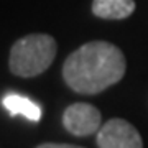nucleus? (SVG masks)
Instances as JSON below:
<instances>
[{
  "instance_id": "nucleus-6",
  "label": "nucleus",
  "mask_w": 148,
  "mask_h": 148,
  "mask_svg": "<svg viewBox=\"0 0 148 148\" xmlns=\"http://www.w3.org/2000/svg\"><path fill=\"white\" fill-rule=\"evenodd\" d=\"M3 107L10 115H23L32 122H38L41 119V107L20 94H7L3 97Z\"/></svg>"
},
{
  "instance_id": "nucleus-3",
  "label": "nucleus",
  "mask_w": 148,
  "mask_h": 148,
  "mask_svg": "<svg viewBox=\"0 0 148 148\" xmlns=\"http://www.w3.org/2000/svg\"><path fill=\"white\" fill-rule=\"evenodd\" d=\"M99 148H143L140 133L130 122L123 119H110L97 132Z\"/></svg>"
},
{
  "instance_id": "nucleus-1",
  "label": "nucleus",
  "mask_w": 148,
  "mask_h": 148,
  "mask_svg": "<svg viewBox=\"0 0 148 148\" xmlns=\"http://www.w3.org/2000/svg\"><path fill=\"white\" fill-rule=\"evenodd\" d=\"M125 69V56L115 45L89 41L66 58L63 77L74 92L90 95L117 84Z\"/></svg>"
},
{
  "instance_id": "nucleus-2",
  "label": "nucleus",
  "mask_w": 148,
  "mask_h": 148,
  "mask_svg": "<svg viewBox=\"0 0 148 148\" xmlns=\"http://www.w3.org/2000/svg\"><path fill=\"white\" fill-rule=\"evenodd\" d=\"M56 40L51 35H27L12 46L8 59L10 71L20 77H35L51 66L56 58Z\"/></svg>"
},
{
  "instance_id": "nucleus-4",
  "label": "nucleus",
  "mask_w": 148,
  "mask_h": 148,
  "mask_svg": "<svg viewBox=\"0 0 148 148\" xmlns=\"http://www.w3.org/2000/svg\"><path fill=\"white\" fill-rule=\"evenodd\" d=\"M101 112L86 102H76L63 114V125L74 137H87L99 132L102 127Z\"/></svg>"
},
{
  "instance_id": "nucleus-7",
  "label": "nucleus",
  "mask_w": 148,
  "mask_h": 148,
  "mask_svg": "<svg viewBox=\"0 0 148 148\" xmlns=\"http://www.w3.org/2000/svg\"><path fill=\"white\" fill-rule=\"evenodd\" d=\"M36 148H82V147H76V145H68V143H43Z\"/></svg>"
},
{
  "instance_id": "nucleus-5",
  "label": "nucleus",
  "mask_w": 148,
  "mask_h": 148,
  "mask_svg": "<svg viewBox=\"0 0 148 148\" xmlns=\"http://www.w3.org/2000/svg\"><path fill=\"white\" fill-rule=\"evenodd\" d=\"M135 12L133 0H94L92 13L106 20H123Z\"/></svg>"
}]
</instances>
